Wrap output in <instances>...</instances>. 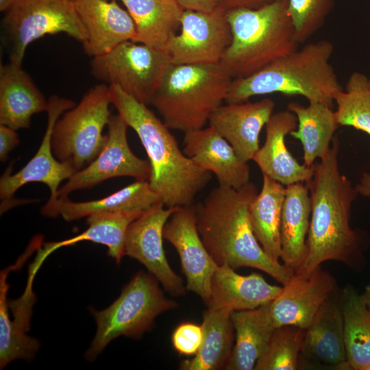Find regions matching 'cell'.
I'll use <instances>...</instances> for the list:
<instances>
[{
  "label": "cell",
  "mask_w": 370,
  "mask_h": 370,
  "mask_svg": "<svg viewBox=\"0 0 370 370\" xmlns=\"http://www.w3.org/2000/svg\"><path fill=\"white\" fill-rule=\"evenodd\" d=\"M339 145L337 137L334 138L328 153L314 164V175L306 183L310 198V221L306 258L297 271H310L328 260L355 270L363 263L361 234L350 225L352 205L359 194L341 173Z\"/></svg>",
  "instance_id": "obj_1"
},
{
  "label": "cell",
  "mask_w": 370,
  "mask_h": 370,
  "mask_svg": "<svg viewBox=\"0 0 370 370\" xmlns=\"http://www.w3.org/2000/svg\"><path fill=\"white\" fill-rule=\"evenodd\" d=\"M258 193L251 182L240 188H214L194 205L197 230L218 266L257 269L284 285L295 271L264 251L251 224L249 206Z\"/></svg>",
  "instance_id": "obj_2"
},
{
  "label": "cell",
  "mask_w": 370,
  "mask_h": 370,
  "mask_svg": "<svg viewBox=\"0 0 370 370\" xmlns=\"http://www.w3.org/2000/svg\"><path fill=\"white\" fill-rule=\"evenodd\" d=\"M112 103L138 135L149 158L148 180L152 190L168 208L193 204L207 186L212 173L182 151L166 124L147 107L119 87L110 85Z\"/></svg>",
  "instance_id": "obj_3"
},
{
  "label": "cell",
  "mask_w": 370,
  "mask_h": 370,
  "mask_svg": "<svg viewBox=\"0 0 370 370\" xmlns=\"http://www.w3.org/2000/svg\"><path fill=\"white\" fill-rule=\"evenodd\" d=\"M334 48L326 40L310 42L249 76L234 79L225 101L243 103L279 92L333 108L336 94L343 90L330 62Z\"/></svg>",
  "instance_id": "obj_4"
},
{
  "label": "cell",
  "mask_w": 370,
  "mask_h": 370,
  "mask_svg": "<svg viewBox=\"0 0 370 370\" xmlns=\"http://www.w3.org/2000/svg\"><path fill=\"white\" fill-rule=\"evenodd\" d=\"M288 0L256 9L226 12L232 41L221 63L233 79L249 76L298 49L287 12Z\"/></svg>",
  "instance_id": "obj_5"
},
{
  "label": "cell",
  "mask_w": 370,
  "mask_h": 370,
  "mask_svg": "<svg viewBox=\"0 0 370 370\" xmlns=\"http://www.w3.org/2000/svg\"><path fill=\"white\" fill-rule=\"evenodd\" d=\"M233 79L221 62L171 64L151 104L169 129L184 133L201 129L225 101Z\"/></svg>",
  "instance_id": "obj_6"
},
{
  "label": "cell",
  "mask_w": 370,
  "mask_h": 370,
  "mask_svg": "<svg viewBox=\"0 0 370 370\" xmlns=\"http://www.w3.org/2000/svg\"><path fill=\"white\" fill-rule=\"evenodd\" d=\"M177 306L164 295L152 274L138 272L108 308L101 311L91 308L97 332L85 358L94 360L111 341L120 336L140 338L151 330L158 315Z\"/></svg>",
  "instance_id": "obj_7"
},
{
  "label": "cell",
  "mask_w": 370,
  "mask_h": 370,
  "mask_svg": "<svg viewBox=\"0 0 370 370\" xmlns=\"http://www.w3.org/2000/svg\"><path fill=\"white\" fill-rule=\"evenodd\" d=\"M111 103L109 86L99 84L58 119L51 135V149L59 161L77 171L97 157L108 140V134L102 132L111 116Z\"/></svg>",
  "instance_id": "obj_8"
},
{
  "label": "cell",
  "mask_w": 370,
  "mask_h": 370,
  "mask_svg": "<svg viewBox=\"0 0 370 370\" xmlns=\"http://www.w3.org/2000/svg\"><path fill=\"white\" fill-rule=\"evenodd\" d=\"M10 62L21 64L27 46L48 34L64 33L84 43L86 33L71 0H15L2 19Z\"/></svg>",
  "instance_id": "obj_9"
},
{
  "label": "cell",
  "mask_w": 370,
  "mask_h": 370,
  "mask_svg": "<svg viewBox=\"0 0 370 370\" xmlns=\"http://www.w3.org/2000/svg\"><path fill=\"white\" fill-rule=\"evenodd\" d=\"M171 64L168 53L127 40L106 53L92 57L90 72L98 80L117 86L147 106Z\"/></svg>",
  "instance_id": "obj_10"
},
{
  "label": "cell",
  "mask_w": 370,
  "mask_h": 370,
  "mask_svg": "<svg viewBox=\"0 0 370 370\" xmlns=\"http://www.w3.org/2000/svg\"><path fill=\"white\" fill-rule=\"evenodd\" d=\"M47 109V124L41 144L32 158L18 172L12 174V167H8L0 178L1 214L19 204L14 199L15 193L29 182H40L50 190L49 200L58 198L61 182L69 179L76 172L66 162L59 161L51 149V135L56 122L62 114L76 104L71 99L58 95L51 96Z\"/></svg>",
  "instance_id": "obj_11"
},
{
  "label": "cell",
  "mask_w": 370,
  "mask_h": 370,
  "mask_svg": "<svg viewBox=\"0 0 370 370\" xmlns=\"http://www.w3.org/2000/svg\"><path fill=\"white\" fill-rule=\"evenodd\" d=\"M231 41L225 10L219 7L212 12L184 10L180 32L171 38L166 51L174 64H217Z\"/></svg>",
  "instance_id": "obj_12"
},
{
  "label": "cell",
  "mask_w": 370,
  "mask_h": 370,
  "mask_svg": "<svg viewBox=\"0 0 370 370\" xmlns=\"http://www.w3.org/2000/svg\"><path fill=\"white\" fill-rule=\"evenodd\" d=\"M107 142L97 157L87 166L76 171L58 190V197L74 191L92 188L110 178L131 177L148 180L149 161L136 156L127 139L128 125L118 114H111L108 123Z\"/></svg>",
  "instance_id": "obj_13"
},
{
  "label": "cell",
  "mask_w": 370,
  "mask_h": 370,
  "mask_svg": "<svg viewBox=\"0 0 370 370\" xmlns=\"http://www.w3.org/2000/svg\"><path fill=\"white\" fill-rule=\"evenodd\" d=\"M177 208L158 202L146 210L129 225L125 237V255L143 264L172 296L186 291L182 279L172 269L163 247L164 227Z\"/></svg>",
  "instance_id": "obj_14"
},
{
  "label": "cell",
  "mask_w": 370,
  "mask_h": 370,
  "mask_svg": "<svg viewBox=\"0 0 370 370\" xmlns=\"http://www.w3.org/2000/svg\"><path fill=\"white\" fill-rule=\"evenodd\" d=\"M163 237L176 249L186 279V289L207 304L212 277L218 267L199 234L194 205L177 208L166 221Z\"/></svg>",
  "instance_id": "obj_15"
},
{
  "label": "cell",
  "mask_w": 370,
  "mask_h": 370,
  "mask_svg": "<svg viewBox=\"0 0 370 370\" xmlns=\"http://www.w3.org/2000/svg\"><path fill=\"white\" fill-rule=\"evenodd\" d=\"M338 290L335 278L321 266L308 272H294L279 295L269 303L275 327L306 329L320 308Z\"/></svg>",
  "instance_id": "obj_16"
},
{
  "label": "cell",
  "mask_w": 370,
  "mask_h": 370,
  "mask_svg": "<svg viewBox=\"0 0 370 370\" xmlns=\"http://www.w3.org/2000/svg\"><path fill=\"white\" fill-rule=\"evenodd\" d=\"M275 102L264 98L254 102L227 103L217 108L209 119L213 127L248 162L260 148L261 130L273 114Z\"/></svg>",
  "instance_id": "obj_17"
},
{
  "label": "cell",
  "mask_w": 370,
  "mask_h": 370,
  "mask_svg": "<svg viewBox=\"0 0 370 370\" xmlns=\"http://www.w3.org/2000/svg\"><path fill=\"white\" fill-rule=\"evenodd\" d=\"M184 153L196 164L213 173L219 185L240 188L250 182L249 166L213 127L184 133Z\"/></svg>",
  "instance_id": "obj_18"
},
{
  "label": "cell",
  "mask_w": 370,
  "mask_h": 370,
  "mask_svg": "<svg viewBox=\"0 0 370 370\" xmlns=\"http://www.w3.org/2000/svg\"><path fill=\"white\" fill-rule=\"evenodd\" d=\"M297 127V119L288 110L273 114L265 125L266 137L253 160L262 174L282 184L308 182L314 172V164L299 163L286 147V136Z\"/></svg>",
  "instance_id": "obj_19"
},
{
  "label": "cell",
  "mask_w": 370,
  "mask_h": 370,
  "mask_svg": "<svg viewBox=\"0 0 370 370\" xmlns=\"http://www.w3.org/2000/svg\"><path fill=\"white\" fill-rule=\"evenodd\" d=\"M75 3L86 33L84 50L89 56L102 55L134 39V21L116 1L77 0Z\"/></svg>",
  "instance_id": "obj_20"
},
{
  "label": "cell",
  "mask_w": 370,
  "mask_h": 370,
  "mask_svg": "<svg viewBox=\"0 0 370 370\" xmlns=\"http://www.w3.org/2000/svg\"><path fill=\"white\" fill-rule=\"evenodd\" d=\"M301 354L321 365L348 369L339 290L323 304L305 329Z\"/></svg>",
  "instance_id": "obj_21"
},
{
  "label": "cell",
  "mask_w": 370,
  "mask_h": 370,
  "mask_svg": "<svg viewBox=\"0 0 370 370\" xmlns=\"http://www.w3.org/2000/svg\"><path fill=\"white\" fill-rule=\"evenodd\" d=\"M161 202L152 190L148 180H136L102 199L87 201H73L60 197L48 201L41 208L45 217H62L66 221L99 214L131 210H146Z\"/></svg>",
  "instance_id": "obj_22"
},
{
  "label": "cell",
  "mask_w": 370,
  "mask_h": 370,
  "mask_svg": "<svg viewBox=\"0 0 370 370\" xmlns=\"http://www.w3.org/2000/svg\"><path fill=\"white\" fill-rule=\"evenodd\" d=\"M48 101L21 66H0V125L14 130L29 128L34 114L47 111Z\"/></svg>",
  "instance_id": "obj_23"
},
{
  "label": "cell",
  "mask_w": 370,
  "mask_h": 370,
  "mask_svg": "<svg viewBox=\"0 0 370 370\" xmlns=\"http://www.w3.org/2000/svg\"><path fill=\"white\" fill-rule=\"evenodd\" d=\"M282 290L258 273L242 275L227 265L218 266L211 279L207 306L232 312L254 309L274 300Z\"/></svg>",
  "instance_id": "obj_24"
},
{
  "label": "cell",
  "mask_w": 370,
  "mask_h": 370,
  "mask_svg": "<svg viewBox=\"0 0 370 370\" xmlns=\"http://www.w3.org/2000/svg\"><path fill=\"white\" fill-rule=\"evenodd\" d=\"M145 210L99 213L87 217L88 227L80 234L58 242L45 243L39 248L29 272L36 274L44 260L53 251L81 241H92L108 247V255L119 264L125 255V237L130 223Z\"/></svg>",
  "instance_id": "obj_25"
},
{
  "label": "cell",
  "mask_w": 370,
  "mask_h": 370,
  "mask_svg": "<svg viewBox=\"0 0 370 370\" xmlns=\"http://www.w3.org/2000/svg\"><path fill=\"white\" fill-rule=\"evenodd\" d=\"M269 303L254 309L232 312L235 343L225 369H254L276 328Z\"/></svg>",
  "instance_id": "obj_26"
},
{
  "label": "cell",
  "mask_w": 370,
  "mask_h": 370,
  "mask_svg": "<svg viewBox=\"0 0 370 370\" xmlns=\"http://www.w3.org/2000/svg\"><path fill=\"white\" fill-rule=\"evenodd\" d=\"M310 214L307 184L298 182L286 186L280 226V259L294 271L300 269L306 258Z\"/></svg>",
  "instance_id": "obj_27"
},
{
  "label": "cell",
  "mask_w": 370,
  "mask_h": 370,
  "mask_svg": "<svg viewBox=\"0 0 370 370\" xmlns=\"http://www.w3.org/2000/svg\"><path fill=\"white\" fill-rule=\"evenodd\" d=\"M132 16L133 41L167 53L171 38L180 27L184 8L177 0H121Z\"/></svg>",
  "instance_id": "obj_28"
},
{
  "label": "cell",
  "mask_w": 370,
  "mask_h": 370,
  "mask_svg": "<svg viewBox=\"0 0 370 370\" xmlns=\"http://www.w3.org/2000/svg\"><path fill=\"white\" fill-rule=\"evenodd\" d=\"M232 311L208 306L203 314V341L194 357L183 360V370L224 369L234 347V329Z\"/></svg>",
  "instance_id": "obj_29"
},
{
  "label": "cell",
  "mask_w": 370,
  "mask_h": 370,
  "mask_svg": "<svg viewBox=\"0 0 370 370\" xmlns=\"http://www.w3.org/2000/svg\"><path fill=\"white\" fill-rule=\"evenodd\" d=\"M287 110L297 119V127L290 135L301 142L304 164L311 166L316 159L324 158L331 147L339 127L335 112L332 108L318 102L309 103L307 106L291 102Z\"/></svg>",
  "instance_id": "obj_30"
},
{
  "label": "cell",
  "mask_w": 370,
  "mask_h": 370,
  "mask_svg": "<svg viewBox=\"0 0 370 370\" xmlns=\"http://www.w3.org/2000/svg\"><path fill=\"white\" fill-rule=\"evenodd\" d=\"M286 186L262 174L260 191L251 201L249 215L254 234L264 251L273 259L281 257V217Z\"/></svg>",
  "instance_id": "obj_31"
},
{
  "label": "cell",
  "mask_w": 370,
  "mask_h": 370,
  "mask_svg": "<svg viewBox=\"0 0 370 370\" xmlns=\"http://www.w3.org/2000/svg\"><path fill=\"white\" fill-rule=\"evenodd\" d=\"M348 369L370 366V310L363 293L347 285L340 291Z\"/></svg>",
  "instance_id": "obj_32"
},
{
  "label": "cell",
  "mask_w": 370,
  "mask_h": 370,
  "mask_svg": "<svg viewBox=\"0 0 370 370\" xmlns=\"http://www.w3.org/2000/svg\"><path fill=\"white\" fill-rule=\"evenodd\" d=\"M15 267L2 270L0 276V367L3 369L14 360H31L39 349L38 341L26 334L27 330L16 321H11L8 313L7 294L9 271Z\"/></svg>",
  "instance_id": "obj_33"
},
{
  "label": "cell",
  "mask_w": 370,
  "mask_h": 370,
  "mask_svg": "<svg viewBox=\"0 0 370 370\" xmlns=\"http://www.w3.org/2000/svg\"><path fill=\"white\" fill-rule=\"evenodd\" d=\"M334 111L339 126H350L370 136V87L363 73L351 74L345 89L336 94Z\"/></svg>",
  "instance_id": "obj_34"
},
{
  "label": "cell",
  "mask_w": 370,
  "mask_h": 370,
  "mask_svg": "<svg viewBox=\"0 0 370 370\" xmlns=\"http://www.w3.org/2000/svg\"><path fill=\"white\" fill-rule=\"evenodd\" d=\"M304 332L305 330L293 325L276 328L254 369H297Z\"/></svg>",
  "instance_id": "obj_35"
},
{
  "label": "cell",
  "mask_w": 370,
  "mask_h": 370,
  "mask_svg": "<svg viewBox=\"0 0 370 370\" xmlns=\"http://www.w3.org/2000/svg\"><path fill=\"white\" fill-rule=\"evenodd\" d=\"M334 3L335 0H288L287 12L299 44L304 43L323 25Z\"/></svg>",
  "instance_id": "obj_36"
},
{
  "label": "cell",
  "mask_w": 370,
  "mask_h": 370,
  "mask_svg": "<svg viewBox=\"0 0 370 370\" xmlns=\"http://www.w3.org/2000/svg\"><path fill=\"white\" fill-rule=\"evenodd\" d=\"M203 336L201 325L191 322L182 323L173 332V346L181 355L195 356L201 345Z\"/></svg>",
  "instance_id": "obj_37"
},
{
  "label": "cell",
  "mask_w": 370,
  "mask_h": 370,
  "mask_svg": "<svg viewBox=\"0 0 370 370\" xmlns=\"http://www.w3.org/2000/svg\"><path fill=\"white\" fill-rule=\"evenodd\" d=\"M20 140L16 130L0 125V160L5 162L8 156L18 144Z\"/></svg>",
  "instance_id": "obj_38"
},
{
  "label": "cell",
  "mask_w": 370,
  "mask_h": 370,
  "mask_svg": "<svg viewBox=\"0 0 370 370\" xmlns=\"http://www.w3.org/2000/svg\"><path fill=\"white\" fill-rule=\"evenodd\" d=\"M274 1L275 0H217L218 7L225 12L238 8L256 9Z\"/></svg>",
  "instance_id": "obj_39"
},
{
  "label": "cell",
  "mask_w": 370,
  "mask_h": 370,
  "mask_svg": "<svg viewBox=\"0 0 370 370\" xmlns=\"http://www.w3.org/2000/svg\"><path fill=\"white\" fill-rule=\"evenodd\" d=\"M184 10L212 12L218 7L217 0H177Z\"/></svg>",
  "instance_id": "obj_40"
},
{
  "label": "cell",
  "mask_w": 370,
  "mask_h": 370,
  "mask_svg": "<svg viewBox=\"0 0 370 370\" xmlns=\"http://www.w3.org/2000/svg\"><path fill=\"white\" fill-rule=\"evenodd\" d=\"M359 195L370 197V173H365L355 186Z\"/></svg>",
  "instance_id": "obj_41"
},
{
  "label": "cell",
  "mask_w": 370,
  "mask_h": 370,
  "mask_svg": "<svg viewBox=\"0 0 370 370\" xmlns=\"http://www.w3.org/2000/svg\"><path fill=\"white\" fill-rule=\"evenodd\" d=\"M15 0H0V10L5 12L13 4Z\"/></svg>",
  "instance_id": "obj_42"
},
{
  "label": "cell",
  "mask_w": 370,
  "mask_h": 370,
  "mask_svg": "<svg viewBox=\"0 0 370 370\" xmlns=\"http://www.w3.org/2000/svg\"><path fill=\"white\" fill-rule=\"evenodd\" d=\"M366 299L367 306L370 310V284L366 286L365 291L362 293Z\"/></svg>",
  "instance_id": "obj_43"
},
{
  "label": "cell",
  "mask_w": 370,
  "mask_h": 370,
  "mask_svg": "<svg viewBox=\"0 0 370 370\" xmlns=\"http://www.w3.org/2000/svg\"><path fill=\"white\" fill-rule=\"evenodd\" d=\"M367 370H370V366L367 368Z\"/></svg>",
  "instance_id": "obj_44"
},
{
  "label": "cell",
  "mask_w": 370,
  "mask_h": 370,
  "mask_svg": "<svg viewBox=\"0 0 370 370\" xmlns=\"http://www.w3.org/2000/svg\"><path fill=\"white\" fill-rule=\"evenodd\" d=\"M369 87H370V78H369Z\"/></svg>",
  "instance_id": "obj_45"
},
{
  "label": "cell",
  "mask_w": 370,
  "mask_h": 370,
  "mask_svg": "<svg viewBox=\"0 0 370 370\" xmlns=\"http://www.w3.org/2000/svg\"><path fill=\"white\" fill-rule=\"evenodd\" d=\"M71 1L75 2L77 0H71Z\"/></svg>",
  "instance_id": "obj_46"
},
{
  "label": "cell",
  "mask_w": 370,
  "mask_h": 370,
  "mask_svg": "<svg viewBox=\"0 0 370 370\" xmlns=\"http://www.w3.org/2000/svg\"><path fill=\"white\" fill-rule=\"evenodd\" d=\"M109 1H116V0H109Z\"/></svg>",
  "instance_id": "obj_47"
}]
</instances>
